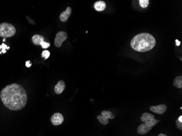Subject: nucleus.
<instances>
[{
  "instance_id": "nucleus-1",
  "label": "nucleus",
  "mask_w": 182,
  "mask_h": 136,
  "mask_svg": "<svg viewBox=\"0 0 182 136\" xmlns=\"http://www.w3.org/2000/svg\"><path fill=\"white\" fill-rule=\"evenodd\" d=\"M0 98L3 104L12 110H19L24 108L27 101L25 89L21 85L13 83L7 85L1 90Z\"/></svg>"
},
{
  "instance_id": "nucleus-2",
  "label": "nucleus",
  "mask_w": 182,
  "mask_h": 136,
  "mask_svg": "<svg viewBox=\"0 0 182 136\" xmlns=\"http://www.w3.org/2000/svg\"><path fill=\"white\" fill-rule=\"evenodd\" d=\"M156 44L154 37L148 33H142L136 35L130 42L131 46L134 50L141 53L151 50L155 46Z\"/></svg>"
},
{
  "instance_id": "nucleus-3",
  "label": "nucleus",
  "mask_w": 182,
  "mask_h": 136,
  "mask_svg": "<svg viewBox=\"0 0 182 136\" xmlns=\"http://www.w3.org/2000/svg\"><path fill=\"white\" fill-rule=\"evenodd\" d=\"M141 121L143 122L144 124H141L138 127L137 132L142 135L147 134L159 122V120L154 119V115L149 113H143L141 117Z\"/></svg>"
},
{
  "instance_id": "nucleus-4",
  "label": "nucleus",
  "mask_w": 182,
  "mask_h": 136,
  "mask_svg": "<svg viewBox=\"0 0 182 136\" xmlns=\"http://www.w3.org/2000/svg\"><path fill=\"white\" fill-rule=\"evenodd\" d=\"M16 33V28L13 25L7 22L0 24V37L9 38L13 37Z\"/></svg>"
},
{
  "instance_id": "nucleus-5",
  "label": "nucleus",
  "mask_w": 182,
  "mask_h": 136,
  "mask_svg": "<svg viewBox=\"0 0 182 136\" xmlns=\"http://www.w3.org/2000/svg\"><path fill=\"white\" fill-rule=\"evenodd\" d=\"M113 115L111 112L104 110L101 112V115H98L97 116V119L99 122L103 125H106L109 123V119H111Z\"/></svg>"
},
{
  "instance_id": "nucleus-6",
  "label": "nucleus",
  "mask_w": 182,
  "mask_h": 136,
  "mask_svg": "<svg viewBox=\"0 0 182 136\" xmlns=\"http://www.w3.org/2000/svg\"><path fill=\"white\" fill-rule=\"evenodd\" d=\"M67 34L63 31L58 32L55 39V45L57 47H61L63 42L67 39Z\"/></svg>"
},
{
  "instance_id": "nucleus-7",
  "label": "nucleus",
  "mask_w": 182,
  "mask_h": 136,
  "mask_svg": "<svg viewBox=\"0 0 182 136\" xmlns=\"http://www.w3.org/2000/svg\"><path fill=\"white\" fill-rule=\"evenodd\" d=\"M63 121V116L60 113H56L53 114L51 118V122L53 125H60L62 124Z\"/></svg>"
},
{
  "instance_id": "nucleus-8",
  "label": "nucleus",
  "mask_w": 182,
  "mask_h": 136,
  "mask_svg": "<svg viewBox=\"0 0 182 136\" xmlns=\"http://www.w3.org/2000/svg\"><path fill=\"white\" fill-rule=\"evenodd\" d=\"M150 110L156 114H162L166 112L167 110V106L164 104H161L158 106H152L150 107Z\"/></svg>"
},
{
  "instance_id": "nucleus-9",
  "label": "nucleus",
  "mask_w": 182,
  "mask_h": 136,
  "mask_svg": "<svg viewBox=\"0 0 182 136\" xmlns=\"http://www.w3.org/2000/svg\"><path fill=\"white\" fill-rule=\"evenodd\" d=\"M72 12V8L70 7H68L66 10L63 11L62 13L60 14V20L62 22H66L68 20V18L71 15Z\"/></svg>"
},
{
  "instance_id": "nucleus-10",
  "label": "nucleus",
  "mask_w": 182,
  "mask_h": 136,
  "mask_svg": "<svg viewBox=\"0 0 182 136\" xmlns=\"http://www.w3.org/2000/svg\"><path fill=\"white\" fill-rule=\"evenodd\" d=\"M66 88V83L63 80H60L57 82L55 87V92L57 94H60Z\"/></svg>"
},
{
  "instance_id": "nucleus-11",
  "label": "nucleus",
  "mask_w": 182,
  "mask_h": 136,
  "mask_svg": "<svg viewBox=\"0 0 182 136\" xmlns=\"http://www.w3.org/2000/svg\"><path fill=\"white\" fill-rule=\"evenodd\" d=\"M94 7L96 11H101L105 10L106 8V3L103 1H99L94 3Z\"/></svg>"
},
{
  "instance_id": "nucleus-12",
  "label": "nucleus",
  "mask_w": 182,
  "mask_h": 136,
  "mask_svg": "<svg viewBox=\"0 0 182 136\" xmlns=\"http://www.w3.org/2000/svg\"><path fill=\"white\" fill-rule=\"evenodd\" d=\"M32 41L36 45H39L42 42L44 41V38L39 34H35L32 38Z\"/></svg>"
},
{
  "instance_id": "nucleus-13",
  "label": "nucleus",
  "mask_w": 182,
  "mask_h": 136,
  "mask_svg": "<svg viewBox=\"0 0 182 136\" xmlns=\"http://www.w3.org/2000/svg\"><path fill=\"white\" fill-rule=\"evenodd\" d=\"M173 86L178 88H182V77L181 76H177L173 81Z\"/></svg>"
},
{
  "instance_id": "nucleus-14",
  "label": "nucleus",
  "mask_w": 182,
  "mask_h": 136,
  "mask_svg": "<svg viewBox=\"0 0 182 136\" xmlns=\"http://www.w3.org/2000/svg\"><path fill=\"white\" fill-rule=\"evenodd\" d=\"M150 3V1L148 0H140L139 4L142 8H147Z\"/></svg>"
},
{
  "instance_id": "nucleus-15",
  "label": "nucleus",
  "mask_w": 182,
  "mask_h": 136,
  "mask_svg": "<svg viewBox=\"0 0 182 136\" xmlns=\"http://www.w3.org/2000/svg\"><path fill=\"white\" fill-rule=\"evenodd\" d=\"M9 49V47H8L5 44H2L1 45H0V50L1 51L0 52V54L3 53H5L7 52V50Z\"/></svg>"
},
{
  "instance_id": "nucleus-16",
  "label": "nucleus",
  "mask_w": 182,
  "mask_h": 136,
  "mask_svg": "<svg viewBox=\"0 0 182 136\" xmlns=\"http://www.w3.org/2000/svg\"><path fill=\"white\" fill-rule=\"evenodd\" d=\"M50 53L47 50H44L43 51L42 53V57L44 58L45 59H47L49 57Z\"/></svg>"
},
{
  "instance_id": "nucleus-17",
  "label": "nucleus",
  "mask_w": 182,
  "mask_h": 136,
  "mask_svg": "<svg viewBox=\"0 0 182 136\" xmlns=\"http://www.w3.org/2000/svg\"><path fill=\"white\" fill-rule=\"evenodd\" d=\"M40 45L42 46V48H47L50 47V44L49 42H47L44 41L42 42Z\"/></svg>"
},
{
  "instance_id": "nucleus-18",
  "label": "nucleus",
  "mask_w": 182,
  "mask_h": 136,
  "mask_svg": "<svg viewBox=\"0 0 182 136\" xmlns=\"http://www.w3.org/2000/svg\"><path fill=\"white\" fill-rule=\"evenodd\" d=\"M176 125H177V127L180 129L181 130H182V123L180 122L177 119L176 121Z\"/></svg>"
},
{
  "instance_id": "nucleus-19",
  "label": "nucleus",
  "mask_w": 182,
  "mask_h": 136,
  "mask_svg": "<svg viewBox=\"0 0 182 136\" xmlns=\"http://www.w3.org/2000/svg\"><path fill=\"white\" fill-rule=\"evenodd\" d=\"M26 19H27V21L29 22L30 24H32V25H35V24H35V22L33 21V20L31 18H30V17H28V16H26Z\"/></svg>"
},
{
  "instance_id": "nucleus-20",
  "label": "nucleus",
  "mask_w": 182,
  "mask_h": 136,
  "mask_svg": "<svg viewBox=\"0 0 182 136\" xmlns=\"http://www.w3.org/2000/svg\"><path fill=\"white\" fill-rule=\"evenodd\" d=\"M32 65V63L30 61L26 62V66L27 68H30Z\"/></svg>"
},
{
  "instance_id": "nucleus-21",
  "label": "nucleus",
  "mask_w": 182,
  "mask_h": 136,
  "mask_svg": "<svg viewBox=\"0 0 182 136\" xmlns=\"http://www.w3.org/2000/svg\"><path fill=\"white\" fill-rule=\"evenodd\" d=\"M176 45H177V46H179L180 45L181 42H179L178 40L176 39Z\"/></svg>"
},
{
  "instance_id": "nucleus-22",
  "label": "nucleus",
  "mask_w": 182,
  "mask_h": 136,
  "mask_svg": "<svg viewBox=\"0 0 182 136\" xmlns=\"http://www.w3.org/2000/svg\"><path fill=\"white\" fill-rule=\"evenodd\" d=\"M178 121H180V122H181V123H182V115H181V116H179V118H178Z\"/></svg>"
},
{
  "instance_id": "nucleus-23",
  "label": "nucleus",
  "mask_w": 182,
  "mask_h": 136,
  "mask_svg": "<svg viewBox=\"0 0 182 136\" xmlns=\"http://www.w3.org/2000/svg\"><path fill=\"white\" fill-rule=\"evenodd\" d=\"M158 136H167L165 134H164V133H160Z\"/></svg>"
}]
</instances>
